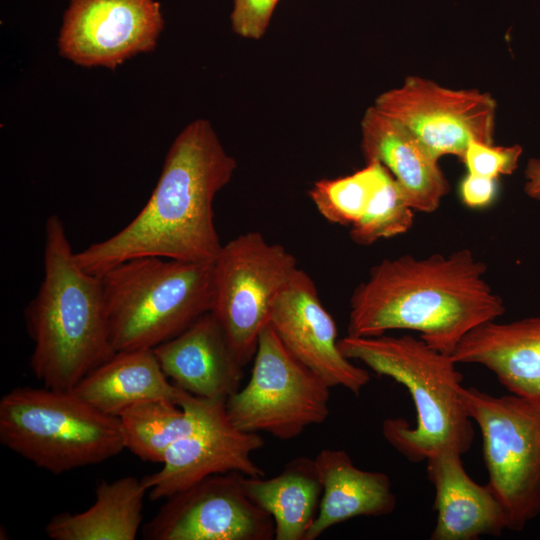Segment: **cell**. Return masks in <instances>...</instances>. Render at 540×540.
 <instances>
[{
  "instance_id": "2",
  "label": "cell",
  "mask_w": 540,
  "mask_h": 540,
  "mask_svg": "<svg viewBox=\"0 0 540 540\" xmlns=\"http://www.w3.org/2000/svg\"><path fill=\"white\" fill-rule=\"evenodd\" d=\"M486 271L469 249L383 259L352 293L347 335L416 331L430 347L452 355L471 330L505 313Z\"/></svg>"
},
{
  "instance_id": "20",
  "label": "cell",
  "mask_w": 540,
  "mask_h": 540,
  "mask_svg": "<svg viewBox=\"0 0 540 540\" xmlns=\"http://www.w3.org/2000/svg\"><path fill=\"white\" fill-rule=\"evenodd\" d=\"M71 391L99 411L116 417L130 406L149 400L181 405L188 393L169 381L152 349L117 351Z\"/></svg>"
},
{
  "instance_id": "1",
  "label": "cell",
  "mask_w": 540,
  "mask_h": 540,
  "mask_svg": "<svg viewBox=\"0 0 540 540\" xmlns=\"http://www.w3.org/2000/svg\"><path fill=\"white\" fill-rule=\"evenodd\" d=\"M236 168L212 124L192 121L172 142L141 211L116 234L75 253L76 262L99 277L136 257L213 263L223 246L213 202Z\"/></svg>"
},
{
  "instance_id": "19",
  "label": "cell",
  "mask_w": 540,
  "mask_h": 540,
  "mask_svg": "<svg viewBox=\"0 0 540 540\" xmlns=\"http://www.w3.org/2000/svg\"><path fill=\"white\" fill-rule=\"evenodd\" d=\"M314 460L323 491L306 540H315L332 526L355 517H379L394 511L397 499L387 474L358 468L343 449H322Z\"/></svg>"
},
{
  "instance_id": "23",
  "label": "cell",
  "mask_w": 540,
  "mask_h": 540,
  "mask_svg": "<svg viewBox=\"0 0 540 540\" xmlns=\"http://www.w3.org/2000/svg\"><path fill=\"white\" fill-rule=\"evenodd\" d=\"M204 402L187 393L181 405L157 399L130 406L119 415L125 449L144 461L162 463L168 448L194 430Z\"/></svg>"
},
{
  "instance_id": "16",
  "label": "cell",
  "mask_w": 540,
  "mask_h": 540,
  "mask_svg": "<svg viewBox=\"0 0 540 540\" xmlns=\"http://www.w3.org/2000/svg\"><path fill=\"white\" fill-rule=\"evenodd\" d=\"M451 356L457 363L485 367L510 394L540 409V316L485 322L471 330Z\"/></svg>"
},
{
  "instance_id": "11",
  "label": "cell",
  "mask_w": 540,
  "mask_h": 540,
  "mask_svg": "<svg viewBox=\"0 0 540 540\" xmlns=\"http://www.w3.org/2000/svg\"><path fill=\"white\" fill-rule=\"evenodd\" d=\"M245 475L208 476L165 499L143 526L146 540H272V517L248 495Z\"/></svg>"
},
{
  "instance_id": "9",
  "label": "cell",
  "mask_w": 540,
  "mask_h": 540,
  "mask_svg": "<svg viewBox=\"0 0 540 540\" xmlns=\"http://www.w3.org/2000/svg\"><path fill=\"white\" fill-rule=\"evenodd\" d=\"M297 269L291 252L258 231L224 244L213 262L211 312L243 366L253 360L274 301Z\"/></svg>"
},
{
  "instance_id": "21",
  "label": "cell",
  "mask_w": 540,
  "mask_h": 540,
  "mask_svg": "<svg viewBox=\"0 0 540 540\" xmlns=\"http://www.w3.org/2000/svg\"><path fill=\"white\" fill-rule=\"evenodd\" d=\"M147 489L141 479L125 476L101 481L95 501L85 511L63 512L45 526L53 540H134L143 519Z\"/></svg>"
},
{
  "instance_id": "26",
  "label": "cell",
  "mask_w": 540,
  "mask_h": 540,
  "mask_svg": "<svg viewBox=\"0 0 540 540\" xmlns=\"http://www.w3.org/2000/svg\"><path fill=\"white\" fill-rule=\"evenodd\" d=\"M523 149L520 145L494 146L471 141L462 158L469 173L498 179L511 175L517 168Z\"/></svg>"
},
{
  "instance_id": "4",
  "label": "cell",
  "mask_w": 540,
  "mask_h": 540,
  "mask_svg": "<svg viewBox=\"0 0 540 540\" xmlns=\"http://www.w3.org/2000/svg\"><path fill=\"white\" fill-rule=\"evenodd\" d=\"M341 352L376 374L403 385L416 410L412 427L403 418H387L384 439L412 463L426 461L442 450L466 453L474 428L460 397L463 375L449 354L412 335L355 337L338 340Z\"/></svg>"
},
{
  "instance_id": "18",
  "label": "cell",
  "mask_w": 540,
  "mask_h": 540,
  "mask_svg": "<svg viewBox=\"0 0 540 540\" xmlns=\"http://www.w3.org/2000/svg\"><path fill=\"white\" fill-rule=\"evenodd\" d=\"M361 149L366 162L377 161L391 173L415 211L434 212L450 190L439 161L375 106L368 107L361 120Z\"/></svg>"
},
{
  "instance_id": "10",
  "label": "cell",
  "mask_w": 540,
  "mask_h": 540,
  "mask_svg": "<svg viewBox=\"0 0 540 540\" xmlns=\"http://www.w3.org/2000/svg\"><path fill=\"white\" fill-rule=\"evenodd\" d=\"M373 106L409 130L437 161L445 155L462 160L471 141L493 144L496 101L477 89L408 76L378 95Z\"/></svg>"
},
{
  "instance_id": "25",
  "label": "cell",
  "mask_w": 540,
  "mask_h": 540,
  "mask_svg": "<svg viewBox=\"0 0 540 540\" xmlns=\"http://www.w3.org/2000/svg\"><path fill=\"white\" fill-rule=\"evenodd\" d=\"M414 209L401 187L385 168L382 179L361 217L350 226L352 241L370 246L406 233L413 225Z\"/></svg>"
},
{
  "instance_id": "5",
  "label": "cell",
  "mask_w": 540,
  "mask_h": 540,
  "mask_svg": "<svg viewBox=\"0 0 540 540\" xmlns=\"http://www.w3.org/2000/svg\"><path fill=\"white\" fill-rule=\"evenodd\" d=\"M100 278L116 352L153 349L212 309L213 263L136 257Z\"/></svg>"
},
{
  "instance_id": "27",
  "label": "cell",
  "mask_w": 540,
  "mask_h": 540,
  "mask_svg": "<svg viewBox=\"0 0 540 540\" xmlns=\"http://www.w3.org/2000/svg\"><path fill=\"white\" fill-rule=\"evenodd\" d=\"M279 0H233L231 24L234 32L248 39H260L267 30Z\"/></svg>"
},
{
  "instance_id": "24",
  "label": "cell",
  "mask_w": 540,
  "mask_h": 540,
  "mask_svg": "<svg viewBox=\"0 0 540 540\" xmlns=\"http://www.w3.org/2000/svg\"><path fill=\"white\" fill-rule=\"evenodd\" d=\"M384 171L381 163L366 162L362 169L350 175L314 182L308 194L328 222L351 226L365 211Z\"/></svg>"
},
{
  "instance_id": "28",
  "label": "cell",
  "mask_w": 540,
  "mask_h": 540,
  "mask_svg": "<svg viewBox=\"0 0 540 540\" xmlns=\"http://www.w3.org/2000/svg\"><path fill=\"white\" fill-rule=\"evenodd\" d=\"M498 191L497 179L467 173L460 182L459 194L463 204L472 209L490 206Z\"/></svg>"
},
{
  "instance_id": "13",
  "label": "cell",
  "mask_w": 540,
  "mask_h": 540,
  "mask_svg": "<svg viewBox=\"0 0 540 540\" xmlns=\"http://www.w3.org/2000/svg\"><path fill=\"white\" fill-rule=\"evenodd\" d=\"M225 401L205 399L194 430L168 448L160 470L141 478L151 500L166 499L215 474L265 476L252 459L264 446L263 438L237 428L227 415Z\"/></svg>"
},
{
  "instance_id": "14",
  "label": "cell",
  "mask_w": 540,
  "mask_h": 540,
  "mask_svg": "<svg viewBox=\"0 0 540 540\" xmlns=\"http://www.w3.org/2000/svg\"><path fill=\"white\" fill-rule=\"evenodd\" d=\"M269 324L284 347L331 387L359 395L370 382L339 349L337 327L312 278L300 268L278 294Z\"/></svg>"
},
{
  "instance_id": "3",
  "label": "cell",
  "mask_w": 540,
  "mask_h": 540,
  "mask_svg": "<svg viewBox=\"0 0 540 540\" xmlns=\"http://www.w3.org/2000/svg\"><path fill=\"white\" fill-rule=\"evenodd\" d=\"M43 254L42 282L24 310L33 341L30 368L45 387L71 391L116 353L102 281L78 265L56 214L45 223Z\"/></svg>"
},
{
  "instance_id": "7",
  "label": "cell",
  "mask_w": 540,
  "mask_h": 540,
  "mask_svg": "<svg viewBox=\"0 0 540 540\" xmlns=\"http://www.w3.org/2000/svg\"><path fill=\"white\" fill-rule=\"evenodd\" d=\"M461 401L481 432L487 486L503 507L508 530L540 515V409L513 395L461 387Z\"/></svg>"
},
{
  "instance_id": "8",
  "label": "cell",
  "mask_w": 540,
  "mask_h": 540,
  "mask_svg": "<svg viewBox=\"0 0 540 540\" xmlns=\"http://www.w3.org/2000/svg\"><path fill=\"white\" fill-rule=\"evenodd\" d=\"M330 387L297 360L270 324L261 332L250 378L225 401L230 421L247 432L291 440L327 420Z\"/></svg>"
},
{
  "instance_id": "12",
  "label": "cell",
  "mask_w": 540,
  "mask_h": 540,
  "mask_svg": "<svg viewBox=\"0 0 540 540\" xmlns=\"http://www.w3.org/2000/svg\"><path fill=\"white\" fill-rule=\"evenodd\" d=\"M163 28L156 0H70L59 54L79 66L115 69L154 50Z\"/></svg>"
},
{
  "instance_id": "22",
  "label": "cell",
  "mask_w": 540,
  "mask_h": 540,
  "mask_svg": "<svg viewBox=\"0 0 540 540\" xmlns=\"http://www.w3.org/2000/svg\"><path fill=\"white\" fill-rule=\"evenodd\" d=\"M250 498L273 519L276 540H306L318 513L322 483L314 458L290 460L271 478L244 477Z\"/></svg>"
},
{
  "instance_id": "6",
  "label": "cell",
  "mask_w": 540,
  "mask_h": 540,
  "mask_svg": "<svg viewBox=\"0 0 540 540\" xmlns=\"http://www.w3.org/2000/svg\"><path fill=\"white\" fill-rule=\"evenodd\" d=\"M0 442L52 474L102 463L125 449L119 417L73 391L16 387L0 399Z\"/></svg>"
},
{
  "instance_id": "29",
  "label": "cell",
  "mask_w": 540,
  "mask_h": 540,
  "mask_svg": "<svg viewBox=\"0 0 540 540\" xmlns=\"http://www.w3.org/2000/svg\"><path fill=\"white\" fill-rule=\"evenodd\" d=\"M524 176V192L530 198L540 200V158L528 160Z\"/></svg>"
},
{
  "instance_id": "15",
  "label": "cell",
  "mask_w": 540,
  "mask_h": 540,
  "mask_svg": "<svg viewBox=\"0 0 540 540\" xmlns=\"http://www.w3.org/2000/svg\"><path fill=\"white\" fill-rule=\"evenodd\" d=\"M152 350L172 383L194 396L226 400L240 389L245 366L211 311Z\"/></svg>"
},
{
  "instance_id": "17",
  "label": "cell",
  "mask_w": 540,
  "mask_h": 540,
  "mask_svg": "<svg viewBox=\"0 0 540 540\" xmlns=\"http://www.w3.org/2000/svg\"><path fill=\"white\" fill-rule=\"evenodd\" d=\"M462 454L442 450L426 460L437 518L431 540H476L508 530L505 511L489 487L467 474Z\"/></svg>"
}]
</instances>
